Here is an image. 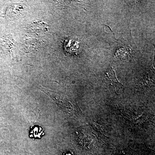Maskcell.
I'll use <instances>...</instances> for the list:
<instances>
[{"mask_svg":"<svg viewBox=\"0 0 155 155\" xmlns=\"http://www.w3.org/2000/svg\"><path fill=\"white\" fill-rule=\"evenodd\" d=\"M63 155H72L71 154L69 153H64Z\"/></svg>","mask_w":155,"mask_h":155,"instance_id":"3957f363","label":"cell"},{"mask_svg":"<svg viewBox=\"0 0 155 155\" xmlns=\"http://www.w3.org/2000/svg\"><path fill=\"white\" fill-rule=\"evenodd\" d=\"M44 134L43 129L41 127L35 126L31 127L29 137L31 138H41Z\"/></svg>","mask_w":155,"mask_h":155,"instance_id":"6da1fadb","label":"cell"},{"mask_svg":"<svg viewBox=\"0 0 155 155\" xmlns=\"http://www.w3.org/2000/svg\"><path fill=\"white\" fill-rule=\"evenodd\" d=\"M106 80L107 81L108 83L110 84L111 85H114L115 84H122L120 83L116 78V75H115V72L113 69L110 70L109 73H106L105 77Z\"/></svg>","mask_w":155,"mask_h":155,"instance_id":"7a4b0ae2","label":"cell"}]
</instances>
